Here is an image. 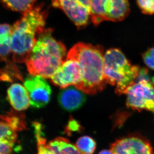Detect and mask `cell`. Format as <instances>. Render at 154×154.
I'll list each match as a JSON object with an SVG mask.
<instances>
[{"mask_svg": "<svg viewBox=\"0 0 154 154\" xmlns=\"http://www.w3.org/2000/svg\"><path fill=\"white\" fill-rule=\"evenodd\" d=\"M104 55L101 45L79 42L72 48L66 58L76 61L79 66L81 82L75 88L89 94L105 89L107 84L104 76Z\"/></svg>", "mask_w": 154, "mask_h": 154, "instance_id": "cell-1", "label": "cell"}, {"mask_svg": "<svg viewBox=\"0 0 154 154\" xmlns=\"http://www.w3.org/2000/svg\"><path fill=\"white\" fill-rule=\"evenodd\" d=\"M47 16L41 5L33 7L12 26L11 48L14 62L22 63L28 59L38 34L45 29Z\"/></svg>", "mask_w": 154, "mask_h": 154, "instance_id": "cell-2", "label": "cell"}, {"mask_svg": "<svg viewBox=\"0 0 154 154\" xmlns=\"http://www.w3.org/2000/svg\"><path fill=\"white\" fill-rule=\"evenodd\" d=\"M52 29H44L37 36L36 44L26 61L32 76L51 79L60 66L66 53L64 45L52 36Z\"/></svg>", "mask_w": 154, "mask_h": 154, "instance_id": "cell-3", "label": "cell"}, {"mask_svg": "<svg viewBox=\"0 0 154 154\" xmlns=\"http://www.w3.org/2000/svg\"><path fill=\"white\" fill-rule=\"evenodd\" d=\"M141 69L133 65L118 48H111L104 55V76L107 84L116 86L118 95L125 94L127 88L136 82Z\"/></svg>", "mask_w": 154, "mask_h": 154, "instance_id": "cell-4", "label": "cell"}, {"mask_svg": "<svg viewBox=\"0 0 154 154\" xmlns=\"http://www.w3.org/2000/svg\"><path fill=\"white\" fill-rule=\"evenodd\" d=\"M91 20L95 26L104 21H123L130 12L128 0H91Z\"/></svg>", "mask_w": 154, "mask_h": 154, "instance_id": "cell-5", "label": "cell"}, {"mask_svg": "<svg viewBox=\"0 0 154 154\" xmlns=\"http://www.w3.org/2000/svg\"><path fill=\"white\" fill-rule=\"evenodd\" d=\"M125 94L128 108L148 110L154 114V85L149 80L140 79L127 88Z\"/></svg>", "mask_w": 154, "mask_h": 154, "instance_id": "cell-6", "label": "cell"}, {"mask_svg": "<svg viewBox=\"0 0 154 154\" xmlns=\"http://www.w3.org/2000/svg\"><path fill=\"white\" fill-rule=\"evenodd\" d=\"M52 5L64 11L79 28L85 27L91 19V0H52Z\"/></svg>", "mask_w": 154, "mask_h": 154, "instance_id": "cell-7", "label": "cell"}, {"mask_svg": "<svg viewBox=\"0 0 154 154\" xmlns=\"http://www.w3.org/2000/svg\"><path fill=\"white\" fill-rule=\"evenodd\" d=\"M24 85L28 91L32 107L42 108L48 104L51 90L44 78L40 76H29L25 80Z\"/></svg>", "mask_w": 154, "mask_h": 154, "instance_id": "cell-8", "label": "cell"}, {"mask_svg": "<svg viewBox=\"0 0 154 154\" xmlns=\"http://www.w3.org/2000/svg\"><path fill=\"white\" fill-rule=\"evenodd\" d=\"M113 154H153L147 140L138 135H130L117 140L110 145Z\"/></svg>", "mask_w": 154, "mask_h": 154, "instance_id": "cell-9", "label": "cell"}, {"mask_svg": "<svg viewBox=\"0 0 154 154\" xmlns=\"http://www.w3.org/2000/svg\"><path fill=\"white\" fill-rule=\"evenodd\" d=\"M51 79L54 85L61 88L72 85L76 88L81 80L79 64L74 60L66 59L51 78Z\"/></svg>", "mask_w": 154, "mask_h": 154, "instance_id": "cell-10", "label": "cell"}, {"mask_svg": "<svg viewBox=\"0 0 154 154\" xmlns=\"http://www.w3.org/2000/svg\"><path fill=\"white\" fill-rule=\"evenodd\" d=\"M82 92L72 87L63 90L58 96V101L60 107L69 112L78 110L86 101L85 96Z\"/></svg>", "mask_w": 154, "mask_h": 154, "instance_id": "cell-11", "label": "cell"}, {"mask_svg": "<svg viewBox=\"0 0 154 154\" xmlns=\"http://www.w3.org/2000/svg\"><path fill=\"white\" fill-rule=\"evenodd\" d=\"M8 97L11 106L17 111L26 110L30 106L28 91L20 84L16 83L10 87L8 91Z\"/></svg>", "mask_w": 154, "mask_h": 154, "instance_id": "cell-12", "label": "cell"}, {"mask_svg": "<svg viewBox=\"0 0 154 154\" xmlns=\"http://www.w3.org/2000/svg\"><path fill=\"white\" fill-rule=\"evenodd\" d=\"M20 111L11 110L4 115H0V120L4 122L15 131L27 129L25 116Z\"/></svg>", "mask_w": 154, "mask_h": 154, "instance_id": "cell-13", "label": "cell"}, {"mask_svg": "<svg viewBox=\"0 0 154 154\" xmlns=\"http://www.w3.org/2000/svg\"><path fill=\"white\" fill-rule=\"evenodd\" d=\"M47 146L54 154H81L75 146L66 138H56L50 141Z\"/></svg>", "mask_w": 154, "mask_h": 154, "instance_id": "cell-14", "label": "cell"}, {"mask_svg": "<svg viewBox=\"0 0 154 154\" xmlns=\"http://www.w3.org/2000/svg\"><path fill=\"white\" fill-rule=\"evenodd\" d=\"M12 26L0 24V61L7 60L11 52Z\"/></svg>", "mask_w": 154, "mask_h": 154, "instance_id": "cell-15", "label": "cell"}, {"mask_svg": "<svg viewBox=\"0 0 154 154\" xmlns=\"http://www.w3.org/2000/svg\"><path fill=\"white\" fill-rule=\"evenodd\" d=\"M36 0H0V2L10 10L24 14L30 10Z\"/></svg>", "mask_w": 154, "mask_h": 154, "instance_id": "cell-16", "label": "cell"}, {"mask_svg": "<svg viewBox=\"0 0 154 154\" xmlns=\"http://www.w3.org/2000/svg\"><path fill=\"white\" fill-rule=\"evenodd\" d=\"M33 125L37 142L38 154H54L46 144V140L43 135L41 123L34 122Z\"/></svg>", "mask_w": 154, "mask_h": 154, "instance_id": "cell-17", "label": "cell"}, {"mask_svg": "<svg viewBox=\"0 0 154 154\" xmlns=\"http://www.w3.org/2000/svg\"><path fill=\"white\" fill-rule=\"evenodd\" d=\"M75 146L81 154H93L96 150V144L92 137L85 136L78 140Z\"/></svg>", "mask_w": 154, "mask_h": 154, "instance_id": "cell-18", "label": "cell"}, {"mask_svg": "<svg viewBox=\"0 0 154 154\" xmlns=\"http://www.w3.org/2000/svg\"><path fill=\"white\" fill-rule=\"evenodd\" d=\"M0 138L14 146L17 139V132L5 122L0 121Z\"/></svg>", "mask_w": 154, "mask_h": 154, "instance_id": "cell-19", "label": "cell"}, {"mask_svg": "<svg viewBox=\"0 0 154 154\" xmlns=\"http://www.w3.org/2000/svg\"><path fill=\"white\" fill-rule=\"evenodd\" d=\"M137 5L143 14H154V0H137Z\"/></svg>", "mask_w": 154, "mask_h": 154, "instance_id": "cell-20", "label": "cell"}, {"mask_svg": "<svg viewBox=\"0 0 154 154\" xmlns=\"http://www.w3.org/2000/svg\"><path fill=\"white\" fill-rule=\"evenodd\" d=\"M142 57L146 65L154 70V47L149 48L144 53Z\"/></svg>", "mask_w": 154, "mask_h": 154, "instance_id": "cell-21", "label": "cell"}, {"mask_svg": "<svg viewBox=\"0 0 154 154\" xmlns=\"http://www.w3.org/2000/svg\"><path fill=\"white\" fill-rule=\"evenodd\" d=\"M14 146L0 139V154H11L14 150Z\"/></svg>", "mask_w": 154, "mask_h": 154, "instance_id": "cell-22", "label": "cell"}, {"mask_svg": "<svg viewBox=\"0 0 154 154\" xmlns=\"http://www.w3.org/2000/svg\"><path fill=\"white\" fill-rule=\"evenodd\" d=\"M80 125L74 119L71 117L69 120L67 126L69 130H70L72 131H75L79 128Z\"/></svg>", "mask_w": 154, "mask_h": 154, "instance_id": "cell-23", "label": "cell"}, {"mask_svg": "<svg viewBox=\"0 0 154 154\" xmlns=\"http://www.w3.org/2000/svg\"><path fill=\"white\" fill-rule=\"evenodd\" d=\"M99 154H113L110 150H103L100 152Z\"/></svg>", "mask_w": 154, "mask_h": 154, "instance_id": "cell-24", "label": "cell"}]
</instances>
